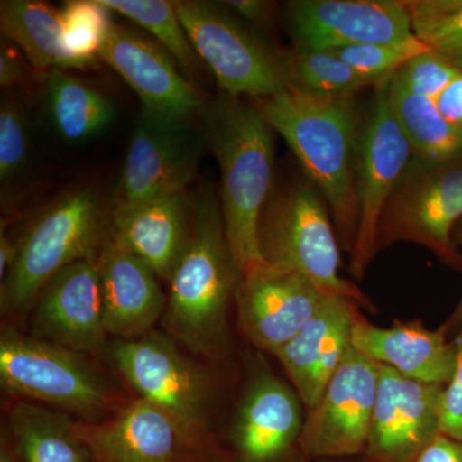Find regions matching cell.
<instances>
[{"instance_id": "cell-1", "label": "cell", "mask_w": 462, "mask_h": 462, "mask_svg": "<svg viewBox=\"0 0 462 462\" xmlns=\"http://www.w3.org/2000/svg\"><path fill=\"white\" fill-rule=\"evenodd\" d=\"M356 97H324L296 88L256 99L330 209L340 248L351 254L360 224L356 160L361 114Z\"/></svg>"}, {"instance_id": "cell-2", "label": "cell", "mask_w": 462, "mask_h": 462, "mask_svg": "<svg viewBox=\"0 0 462 462\" xmlns=\"http://www.w3.org/2000/svg\"><path fill=\"white\" fill-rule=\"evenodd\" d=\"M197 120L220 169L225 233L242 275L263 263L258 226L273 190V130L256 106L221 91L205 100Z\"/></svg>"}, {"instance_id": "cell-3", "label": "cell", "mask_w": 462, "mask_h": 462, "mask_svg": "<svg viewBox=\"0 0 462 462\" xmlns=\"http://www.w3.org/2000/svg\"><path fill=\"white\" fill-rule=\"evenodd\" d=\"M187 248L170 279L166 328L196 354L218 355L226 340L227 306L240 272L227 242L220 197L212 182L194 193Z\"/></svg>"}, {"instance_id": "cell-4", "label": "cell", "mask_w": 462, "mask_h": 462, "mask_svg": "<svg viewBox=\"0 0 462 462\" xmlns=\"http://www.w3.org/2000/svg\"><path fill=\"white\" fill-rule=\"evenodd\" d=\"M258 245L264 263L296 270L327 296L375 311L369 298L339 275L342 248L330 209L309 179L273 190L261 215Z\"/></svg>"}, {"instance_id": "cell-5", "label": "cell", "mask_w": 462, "mask_h": 462, "mask_svg": "<svg viewBox=\"0 0 462 462\" xmlns=\"http://www.w3.org/2000/svg\"><path fill=\"white\" fill-rule=\"evenodd\" d=\"M103 229L105 212L94 191H69L51 203L18 240L16 263L0 288L3 312L25 311L60 270L97 260Z\"/></svg>"}, {"instance_id": "cell-6", "label": "cell", "mask_w": 462, "mask_h": 462, "mask_svg": "<svg viewBox=\"0 0 462 462\" xmlns=\"http://www.w3.org/2000/svg\"><path fill=\"white\" fill-rule=\"evenodd\" d=\"M197 56L214 74L221 93L263 99L289 88L285 54L276 53L254 27L223 2H175Z\"/></svg>"}, {"instance_id": "cell-7", "label": "cell", "mask_w": 462, "mask_h": 462, "mask_svg": "<svg viewBox=\"0 0 462 462\" xmlns=\"http://www.w3.org/2000/svg\"><path fill=\"white\" fill-rule=\"evenodd\" d=\"M462 221V158L428 162L411 157L380 216L376 252L406 242L462 270L454 233Z\"/></svg>"}, {"instance_id": "cell-8", "label": "cell", "mask_w": 462, "mask_h": 462, "mask_svg": "<svg viewBox=\"0 0 462 462\" xmlns=\"http://www.w3.org/2000/svg\"><path fill=\"white\" fill-rule=\"evenodd\" d=\"M0 382L12 394L96 420L120 398L84 355L7 330L0 338Z\"/></svg>"}, {"instance_id": "cell-9", "label": "cell", "mask_w": 462, "mask_h": 462, "mask_svg": "<svg viewBox=\"0 0 462 462\" xmlns=\"http://www.w3.org/2000/svg\"><path fill=\"white\" fill-rule=\"evenodd\" d=\"M207 149L197 117L142 108L115 188L112 208L187 191Z\"/></svg>"}, {"instance_id": "cell-10", "label": "cell", "mask_w": 462, "mask_h": 462, "mask_svg": "<svg viewBox=\"0 0 462 462\" xmlns=\"http://www.w3.org/2000/svg\"><path fill=\"white\" fill-rule=\"evenodd\" d=\"M389 79L374 87L358 130L356 190L360 224L348 267L356 279L364 278L378 254L376 233L380 216L412 157L411 147L389 107Z\"/></svg>"}, {"instance_id": "cell-11", "label": "cell", "mask_w": 462, "mask_h": 462, "mask_svg": "<svg viewBox=\"0 0 462 462\" xmlns=\"http://www.w3.org/2000/svg\"><path fill=\"white\" fill-rule=\"evenodd\" d=\"M379 367L352 346L305 419L300 446L307 460L364 455L378 392Z\"/></svg>"}, {"instance_id": "cell-12", "label": "cell", "mask_w": 462, "mask_h": 462, "mask_svg": "<svg viewBox=\"0 0 462 462\" xmlns=\"http://www.w3.org/2000/svg\"><path fill=\"white\" fill-rule=\"evenodd\" d=\"M112 361L142 400L156 404L199 430L208 410L209 387L199 367L171 339L151 331L142 338L117 340Z\"/></svg>"}, {"instance_id": "cell-13", "label": "cell", "mask_w": 462, "mask_h": 462, "mask_svg": "<svg viewBox=\"0 0 462 462\" xmlns=\"http://www.w3.org/2000/svg\"><path fill=\"white\" fill-rule=\"evenodd\" d=\"M234 297L245 337L258 348L276 355L328 296L296 270L263 261L240 275Z\"/></svg>"}, {"instance_id": "cell-14", "label": "cell", "mask_w": 462, "mask_h": 462, "mask_svg": "<svg viewBox=\"0 0 462 462\" xmlns=\"http://www.w3.org/2000/svg\"><path fill=\"white\" fill-rule=\"evenodd\" d=\"M284 14L294 47L309 50L397 42L415 36L404 0H291L285 3Z\"/></svg>"}, {"instance_id": "cell-15", "label": "cell", "mask_w": 462, "mask_h": 462, "mask_svg": "<svg viewBox=\"0 0 462 462\" xmlns=\"http://www.w3.org/2000/svg\"><path fill=\"white\" fill-rule=\"evenodd\" d=\"M446 385L406 378L380 365L372 427L364 457L372 462H413L440 433Z\"/></svg>"}, {"instance_id": "cell-16", "label": "cell", "mask_w": 462, "mask_h": 462, "mask_svg": "<svg viewBox=\"0 0 462 462\" xmlns=\"http://www.w3.org/2000/svg\"><path fill=\"white\" fill-rule=\"evenodd\" d=\"M33 337L78 354H94L105 345V314L96 260L69 264L38 298Z\"/></svg>"}, {"instance_id": "cell-17", "label": "cell", "mask_w": 462, "mask_h": 462, "mask_svg": "<svg viewBox=\"0 0 462 462\" xmlns=\"http://www.w3.org/2000/svg\"><path fill=\"white\" fill-rule=\"evenodd\" d=\"M78 430L97 462H184L199 431L142 398L111 420L78 422Z\"/></svg>"}, {"instance_id": "cell-18", "label": "cell", "mask_w": 462, "mask_h": 462, "mask_svg": "<svg viewBox=\"0 0 462 462\" xmlns=\"http://www.w3.org/2000/svg\"><path fill=\"white\" fill-rule=\"evenodd\" d=\"M300 402L296 391L260 367L249 379L231 431L239 461L284 462L300 449Z\"/></svg>"}, {"instance_id": "cell-19", "label": "cell", "mask_w": 462, "mask_h": 462, "mask_svg": "<svg viewBox=\"0 0 462 462\" xmlns=\"http://www.w3.org/2000/svg\"><path fill=\"white\" fill-rule=\"evenodd\" d=\"M142 100L143 108L179 117H197L203 100L199 91L180 74L178 62L132 29L112 25L99 51Z\"/></svg>"}, {"instance_id": "cell-20", "label": "cell", "mask_w": 462, "mask_h": 462, "mask_svg": "<svg viewBox=\"0 0 462 462\" xmlns=\"http://www.w3.org/2000/svg\"><path fill=\"white\" fill-rule=\"evenodd\" d=\"M360 307L345 298L328 296L318 312L276 357L302 403L312 409L349 349Z\"/></svg>"}, {"instance_id": "cell-21", "label": "cell", "mask_w": 462, "mask_h": 462, "mask_svg": "<svg viewBox=\"0 0 462 462\" xmlns=\"http://www.w3.org/2000/svg\"><path fill=\"white\" fill-rule=\"evenodd\" d=\"M106 330L118 340L142 338L166 312L156 273L111 236L96 260Z\"/></svg>"}, {"instance_id": "cell-22", "label": "cell", "mask_w": 462, "mask_h": 462, "mask_svg": "<svg viewBox=\"0 0 462 462\" xmlns=\"http://www.w3.org/2000/svg\"><path fill=\"white\" fill-rule=\"evenodd\" d=\"M448 325L430 330L420 320L394 321L389 328L356 316L352 346L374 363L384 365L406 378L447 385L455 372L456 345L448 342Z\"/></svg>"}, {"instance_id": "cell-23", "label": "cell", "mask_w": 462, "mask_h": 462, "mask_svg": "<svg viewBox=\"0 0 462 462\" xmlns=\"http://www.w3.org/2000/svg\"><path fill=\"white\" fill-rule=\"evenodd\" d=\"M193 200L187 191L115 207L111 236L170 282L189 242Z\"/></svg>"}, {"instance_id": "cell-24", "label": "cell", "mask_w": 462, "mask_h": 462, "mask_svg": "<svg viewBox=\"0 0 462 462\" xmlns=\"http://www.w3.org/2000/svg\"><path fill=\"white\" fill-rule=\"evenodd\" d=\"M0 30L16 44L33 69L42 74L51 69H85L65 44L60 9L39 0H3Z\"/></svg>"}, {"instance_id": "cell-25", "label": "cell", "mask_w": 462, "mask_h": 462, "mask_svg": "<svg viewBox=\"0 0 462 462\" xmlns=\"http://www.w3.org/2000/svg\"><path fill=\"white\" fill-rule=\"evenodd\" d=\"M42 75L45 115L54 132L63 141H90L115 123L114 103L96 88L62 69H51Z\"/></svg>"}, {"instance_id": "cell-26", "label": "cell", "mask_w": 462, "mask_h": 462, "mask_svg": "<svg viewBox=\"0 0 462 462\" xmlns=\"http://www.w3.org/2000/svg\"><path fill=\"white\" fill-rule=\"evenodd\" d=\"M9 420L23 462H97L78 424L63 413L21 402Z\"/></svg>"}, {"instance_id": "cell-27", "label": "cell", "mask_w": 462, "mask_h": 462, "mask_svg": "<svg viewBox=\"0 0 462 462\" xmlns=\"http://www.w3.org/2000/svg\"><path fill=\"white\" fill-rule=\"evenodd\" d=\"M388 100L413 157L428 162L462 158V129L443 118L434 100L406 89L394 75L389 79Z\"/></svg>"}, {"instance_id": "cell-28", "label": "cell", "mask_w": 462, "mask_h": 462, "mask_svg": "<svg viewBox=\"0 0 462 462\" xmlns=\"http://www.w3.org/2000/svg\"><path fill=\"white\" fill-rule=\"evenodd\" d=\"M285 60L289 87L316 96H356L365 88L382 83L355 71L331 51L294 47L285 54Z\"/></svg>"}, {"instance_id": "cell-29", "label": "cell", "mask_w": 462, "mask_h": 462, "mask_svg": "<svg viewBox=\"0 0 462 462\" xmlns=\"http://www.w3.org/2000/svg\"><path fill=\"white\" fill-rule=\"evenodd\" d=\"M106 8L123 14L151 32L182 71L193 74L199 69V56L176 11L175 2L169 0H99Z\"/></svg>"}, {"instance_id": "cell-30", "label": "cell", "mask_w": 462, "mask_h": 462, "mask_svg": "<svg viewBox=\"0 0 462 462\" xmlns=\"http://www.w3.org/2000/svg\"><path fill=\"white\" fill-rule=\"evenodd\" d=\"M412 32L462 71V0H404Z\"/></svg>"}, {"instance_id": "cell-31", "label": "cell", "mask_w": 462, "mask_h": 462, "mask_svg": "<svg viewBox=\"0 0 462 462\" xmlns=\"http://www.w3.org/2000/svg\"><path fill=\"white\" fill-rule=\"evenodd\" d=\"M109 12L99 0H69L60 9L67 50L87 69L99 58L100 48L114 25Z\"/></svg>"}, {"instance_id": "cell-32", "label": "cell", "mask_w": 462, "mask_h": 462, "mask_svg": "<svg viewBox=\"0 0 462 462\" xmlns=\"http://www.w3.org/2000/svg\"><path fill=\"white\" fill-rule=\"evenodd\" d=\"M430 51L416 36L403 42H367L331 50L355 71L376 81L387 80L412 58Z\"/></svg>"}, {"instance_id": "cell-33", "label": "cell", "mask_w": 462, "mask_h": 462, "mask_svg": "<svg viewBox=\"0 0 462 462\" xmlns=\"http://www.w3.org/2000/svg\"><path fill=\"white\" fill-rule=\"evenodd\" d=\"M30 158V133L23 105L3 96L0 105V182L3 193L26 171Z\"/></svg>"}, {"instance_id": "cell-34", "label": "cell", "mask_w": 462, "mask_h": 462, "mask_svg": "<svg viewBox=\"0 0 462 462\" xmlns=\"http://www.w3.org/2000/svg\"><path fill=\"white\" fill-rule=\"evenodd\" d=\"M462 71L447 58L430 51L412 58L394 76L406 89L436 102Z\"/></svg>"}, {"instance_id": "cell-35", "label": "cell", "mask_w": 462, "mask_h": 462, "mask_svg": "<svg viewBox=\"0 0 462 462\" xmlns=\"http://www.w3.org/2000/svg\"><path fill=\"white\" fill-rule=\"evenodd\" d=\"M454 342L455 372L443 391L440 403V433L462 440V325Z\"/></svg>"}, {"instance_id": "cell-36", "label": "cell", "mask_w": 462, "mask_h": 462, "mask_svg": "<svg viewBox=\"0 0 462 462\" xmlns=\"http://www.w3.org/2000/svg\"><path fill=\"white\" fill-rule=\"evenodd\" d=\"M413 462H462V440L439 433Z\"/></svg>"}, {"instance_id": "cell-37", "label": "cell", "mask_w": 462, "mask_h": 462, "mask_svg": "<svg viewBox=\"0 0 462 462\" xmlns=\"http://www.w3.org/2000/svg\"><path fill=\"white\" fill-rule=\"evenodd\" d=\"M231 12L249 26L263 27L273 17V3L263 0H227L223 2Z\"/></svg>"}, {"instance_id": "cell-38", "label": "cell", "mask_w": 462, "mask_h": 462, "mask_svg": "<svg viewBox=\"0 0 462 462\" xmlns=\"http://www.w3.org/2000/svg\"><path fill=\"white\" fill-rule=\"evenodd\" d=\"M436 105L446 121L462 129V74L440 93Z\"/></svg>"}, {"instance_id": "cell-39", "label": "cell", "mask_w": 462, "mask_h": 462, "mask_svg": "<svg viewBox=\"0 0 462 462\" xmlns=\"http://www.w3.org/2000/svg\"><path fill=\"white\" fill-rule=\"evenodd\" d=\"M26 65L16 51L2 44L0 50V87L3 89L17 87L26 79Z\"/></svg>"}, {"instance_id": "cell-40", "label": "cell", "mask_w": 462, "mask_h": 462, "mask_svg": "<svg viewBox=\"0 0 462 462\" xmlns=\"http://www.w3.org/2000/svg\"><path fill=\"white\" fill-rule=\"evenodd\" d=\"M17 254L18 242H14L2 233L0 236V279L2 281L16 263Z\"/></svg>"}, {"instance_id": "cell-41", "label": "cell", "mask_w": 462, "mask_h": 462, "mask_svg": "<svg viewBox=\"0 0 462 462\" xmlns=\"http://www.w3.org/2000/svg\"><path fill=\"white\" fill-rule=\"evenodd\" d=\"M454 239L456 245L462 249V221L460 224H458V226L456 227ZM446 324L448 325L449 331L460 329L462 325V297L460 302H458L457 307H456L454 315H452V318L449 319Z\"/></svg>"}, {"instance_id": "cell-42", "label": "cell", "mask_w": 462, "mask_h": 462, "mask_svg": "<svg viewBox=\"0 0 462 462\" xmlns=\"http://www.w3.org/2000/svg\"><path fill=\"white\" fill-rule=\"evenodd\" d=\"M316 462H372L367 460V458H355V457H348V458H331V460H320Z\"/></svg>"}, {"instance_id": "cell-43", "label": "cell", "mask_w": 462, "mask_h": 462, "mask_svg": "<svg viewBox=\"0 0 462 462\" xmlns=\"http://www.w3.org/2000/svg\"><path fill=\"white\" fill-rule=\"evenodd\" d=\"M0 462H20L14 458V456L5 449V447L2 448V454H0Z\"/></svg>"}]
</instances>
